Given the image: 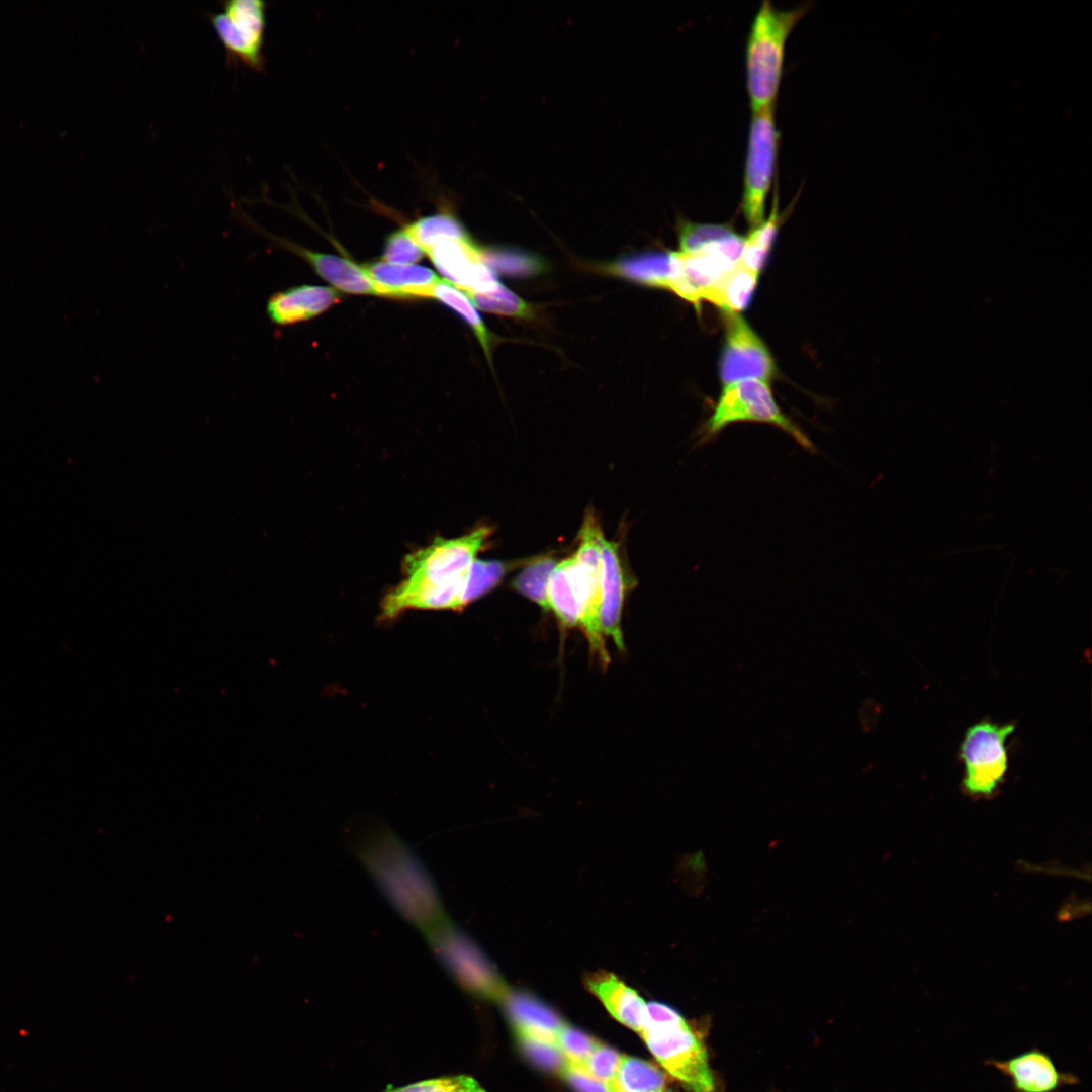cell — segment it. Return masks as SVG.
<instances>
[{"label": "cell", "instance_id": "1", "mask_svg": "<svg viewBox=\"0 0 1092 1092\" xmlns=\"http://www.w3.org/2000/svg\"><path fill=\"white\" fill-rule=\"evenodd\" d=\"M492 529L475 528L453 538H436L429 546L403 560L404 579L387 593L381 604L382 621L395 619L410 609L461 610L472 563Z\"/></svg>", "mask_w": 1092, "mask_h": 1092}, {"label": "cell", "instance_id": "2", "mask_svg": "<svg viewBox=\"0 0 1092 1092\" xmlns=\"http://www.w3.org/2000/svg\"><path fill=\"white\" fill-rule=\"evenodd\" d=\"M355 847L382 892L408 921L428 932L445 920L430 876L393 833H358Z\"/></svg>", "mask_w": 1092, "mask_h": 1092}, {"label": "cell", "instance_id": "3", "mask_svg": "<svg viewBox=\"0 0 1092 1092\" xmlns=\"http://www.w3.org/2000/svg\"><path fill=\"white\" fill-rule=\"evenodd\" d=\"M808 9V3L780 9L764 0L755 13L746 38L744 58L746 90L752 112L776 106L787 39Z\"/></svg>", "mask_w": 1092, "mask_h": 1092}, {"label": "cell", "instance_id": "4", "mask_svg": "<svg viewBox=\"0 0 1092 1092\" xmlns=\"http://www.w3.org/2000/svg\"><path fill=\"white\" fill-rule=\"evenodd\" d=\"M639 1034L658 1063L687 1090L714 1091L705 1046L675 1009L659 1002L646 1004V1022Z\"/></svg>", "mask_w": 1092, "mask_h": 1092}, {"label": "cell", "instance_id": "5", "mask_svg": "<svg viewBox=\"0 0 1092 1092\" xmlns=\"http://www.w3.org/2000/svg\"><path fill=\"white\" fill-rule=\"evenodd\" d=\"M738 422L772 425L805 450L816 451L810 438L779 407L765 381L744 380L725 385L712 414L700 430L698 444L712 441L727 426Z\"/></svg>", "mask_w": 1092, "mask_h": 1092}, {"label": "cell", "instance_id": "6", "mask_svg": "<svg viewBox=\"0 0 1092 1092\" xmlns=\"http://www.w3.org/2000/svg\"><path fill=\"white\" fill-rule=\"evenodd\" d=\"M431 947L452 977L470 993L503 999L508 989L481 948L446 919L427 932Z\"/></svg>", "mask_w": 1092, "mask_h": 1092}, {"label": "cell", "instance_id": "7", "mask_svg": "<svg viewBox=\"0 0 1092 1092\" xmlns=\"http://www.w3.org/2000/svg\"><path fill=\"white\" fill-rule=\"evenodd\" d=\"M775 112L776 106L753 111L748 128L741 206L753 228L764 220L765 202L777 171L780 132Z\"/></svg>", "mask_w": 1092, "mask_h": 1092}, {"label": "cell", "instance_id": "8", "mask_svg": "<svg viewBox=\"0 0 1092 1092\" xmlns=\"http://www.w3.org/2000/svg\"><path fill=\"white\" fill-rule=\"evenodd\" d=\"M1014 729L1011 723L987 720L967 729L960 748L965 793L989 797L997 791L1008 770L1007 740Z\"/></svg>", "mask_w": 1092, "mask_h": 1092}, {"label": "cell", "instance_id": "9", "mask_svg": "<svg viewBox=\"0 0 1092 1092\" xmlns=\"http://www.w3.org/2000/svg\"><path fill=\"white\" fill-rule=\"evenodd\" d=\"M603 536L600 525L593 513L588 512L581 527L579 546L571 557V571L580 603V626L587 637L593 653L596 652L602 664L606 666L610 658L599 626L602 601L600 542Z\"/></svg>", "mask_w": 1092, "mask_h": 1092}, {"label": "cell", "instance_id": "10", "mask_svg": "<svg viewBox=\"0 0 1092 1092\" xmlns=\"http://www.w3.org/2000/svg\"><path fill=\"white\" fill-rule=\"evenodd\" d=\"M220 4L221 10L208 13V18L226 52L228 61L240 62L257 72L264 71L266 2L229 0Z\"/></svg>", "mask_w": 1092, "mask_h": 1092}, {"label": "cell", "instance_id": "11", "mask_svg": "<svg viewBox=\"0 0 1092 1092\" xmlns=\"http://www.w3.org/2000/svg\"><path fill=\"white\" fill-rule=\"evenodd\" d=\"M745 238L733 234L696 253L679 252L670 291L700 308L706 294L739 262Z\"/></svg>", "mask_w": 1092, "mask_h": 1092}, {"label": "cell", "instance_id": "12", "mask_svg": "<svg viewBox=\"0 0 1092 1092\" xmlns=\"http://www.w3.org/2000/svg\"><path fill=\"white\" fill-rule=\"evenodd\" d=\"M726 339L720 360L724 385L744 380L767 382L776 375V365L766 346L738 314L726 312Z\"/></svg>", "mask_w": 1092, "mask_h": 1092}, {"label": "cell", "instance_id": "13", "mask_svg": "<svg viewBox=\"0 0 1092 1092\" xmlns=\"http://www.w3.org/2000/svg\"><path fill=\"white\" fill-rule=\"evenodd\" d=\"M984 1064L1005 1076L1013 1092H1059L1080 1083L1077 1075L1061 1071L1053 1058L1037 1046L1005 1060L988 1059Z\"/></svg>", "mask_w": 1092, "mask_h": 1092}, {"label": "cell", "instance_id": "14", "mask_svg": "<svg viewBox=\"0 0 1092 1092\" xmlns=\"http://www.w3.org/2000/svg\"><path fill=\"white\" fill-rule=\"evenodd\" d=\"M479 247L470 238L443 240L427 254L438 271L456 287L469 292H490L500 284L493 272L480 260Z\"/></svg>", "mask_w": 1092, "mask_h": 1092}, {"label": "cell", "instance_id": "15", "mask_svg": "<svg viewBox=\"0 0 1092 1092\" xmlns=\"http://www.w3.org/2000/svg\"><path fill=\"white\" fill-rule=\"evenodd\" d=\"M602 560V601L599 626L602 635L610 636L618 649H624L621 615L626 592L625 574L618 544L604 536L600 542Z\"/></svg>", "mask_w": 1092, "mask_h": 1092}, {"label": "cell", "instance_id": "16", "mask_svg": "<svg viewBox=\"0 0 1092 1092\" xmlns=\"http://www.w3.org/2000/svg\"><path fill=\"white\" fill-rule=\"evenodd\" d=\"M338 301L339 294L332 288L300 285L271 295L266 311L273 324L288 326L310 320Z\"/></svg>", "mask_w": 1092, "mask_h": 1092}, {"label": "cell", "instance_id": "17", "mask_svg": "<svg viewBox=\"0 0 1092 1092\" xmlns=\"http://www.w3.org/2000/svg\"><path fill=\"white\" fill-rule=\"evenodd\" d=\"M377 295L393 298L433 297L438 276L429 268L374 262L364 267Z\"/></svg>", "mask_w": 1092, "mask_h": 1092}, {"label": "cell", "instance_id": "18", "mask_svg": "<svg viewBox=\"0 0 1092 1092\" xmlns=\"http://www.w3.org/2000/svg\"><path fill=\"white\" fill-rule=\"evenodd\" d=\"M585 985L619 1022L640 1033L646 1022V1004L639 994L615 974L598 971L585 977Z\"/></svg>", "mask_w": 1092, "mask_h": 1092}, {"label": "cell", "instance_id": "19", "mask_svg": "<svg viewBox=\"0 0 1092 1092\" xmlns=\"http://www.w3.org/2000/svg\"><path fill=\"white\" fill-rule=\"evenodd\" d=\"M679 252L646 251L624 255L603 269L631 282L669 290L677 273Z\"/></svg>", "mask_w": 1092, "mask_h": 1092}, {"label": "cell", "instance_id": "20", "mask_svg": "<svg viewBox=\"0 0 1092 1092\" xmlns=\"http://www.w3.org/2000/svg\"><path fill=\"white\" fill-rule=\"evenodd\" d=\"M274 242L305 259L315 272L341 291L353 294L377 295L375 286L365 271L349 259L310 251L294 243L268 235Z\"/></svg>", "mask_w": 1092, "mask_h": 1092}, {"label": "cell", "instance_id": "21", "mask_svg": "<svg viewBox=\"0 0 1092 1092\" xmlns=\"http://www.w3.org/2000/svg\"><path fill=\"white\" fill-rule=\"evenodd\" d=\"M503 1000L516 1034L556 1042V1033L564 1022L548 1005L522 991H508Z\"/></svg>", "mask_w": 1092, "mask_h": 1092}, {"label": "cell", "instance_id": "22", "mask_svg": "<svg viewBox=\"0 0 1092 1092\" xmlns=\"http://www.w3.org/2000/svg\"><path fill=\"white\" fill-rule=\"evenodd\" d=\"M548 605L564 628L580 625L581 609L571 571V557L556 564L548 582Z\"/></svg>", "mask_w": 1092, "mask_h": 1092}, {"label": "cell", "instance_id": "23", "mask_svg": "<svg viewBox=\"0 0 1092 1092\" xmlns=\"http://www.w3.org/2000/svg\"><path fill=\"white\" fill-rule=\"evenodd\" d=\"M759 274L738 262L705 296L725 312L736 313L750 302Z\"/></svg>", "mask_w": 1092, "mask_h": 1092}, {"label": "cell", "instance_id": "24", "mask_svg": "<svg viewBox=\"0 0 1092 1092\" xmlns=\"http://www.w3.org/2000/svg\"><path fill=\"white\" fill-rule=\"evenodd\" d=\"M481 262L490 270L509 277L527 278L547 271L548 264L540 256L511 247H479Z\"/></svg>", "mask_w": 1092, "mask_h": 1092}, {"label": "cell", "instance_id": "25", "mask_svg": "<svg viewBox=\"0 0 1092 1092\" xmlns=\"http://www.w3.org/2000/svg\"><path fill=\"white\" fill-rule=\"evenodd\" d=\"M666 1078L652 1063L634 1057L623 1056L615 1082L610 1092H663Z\"/></svg>", "mask_w": 1092, "mask_h": 1092}, {"label": "cell", "instance_id": "26", "mask_svg": "<svg viewBox=\"0 0 1092 1092\" xmlns=\"http://www.w3.org/2000/svg\"><path fill=\"white\" fill-rule=\"evenodd\" d=\"M556 564V559L551 555L529 559L512 581V587L544 611H548V582Z\"/></svg>", "mask_w": 1092, "mask_h": 1092}, {"label": "cell", "instance_id": "27", "mask_svg": "<svg viewBox=\"0 0 1092 1092\" xmlns=\"http://www.w3.org/2000/svg\"><path fill=\"white\" fill-rule=\"evenodd\" d=\"M781 218L778 208V193L775 190L769 217L753 228L749 236L745 238L739 260L743 266L759 274L776 239Z\"/></svg>", "mask_w": 1092, "mask_h": 1092}, {"label": "cell", "instance_id": "28", "mask_svg": "<svg viewBox=\"0 0 1092 1092\" xmlns=\"http://www.w3.org/2000/svg\"><path fill=\"white\" fill-rule=\"evenodd\" d=\"M404 230L422 247L425 253L443 240L469 239L460 221L447 213H438L419 218Z\"/></svg>", "mask_w": 1092, "mask_h": 1092}, {"label": "cell", "instance_id": "29", "mask_svg": "<svg viewBox=\"0 0 1092 1092\" xmlns=\"http://www.w3.org/2000/svg\"><path fill=\"white\" fill-rule=\"evenodd\" d=\"M433 297L456 311L470 326L490 363L492 335L487 331L471 300L447 280H440L436 284Z\"/></svg>", "mask_w": 1092, "mask_h": 1092}, {"label": "cell", "instance_id": "30", "mask_svg": "<svg viewBox=\"0 0 1092 1092\" xmlns=\"http://www.w3.org/2000/svg\"><path fill=\"white\" fill-rule=\"evenodd\" d=\"M527 561L528 559L508 562L475 559L470 568L465 593L466 606L490 592L510 570Z\"/></svg>", "mask_w": 1092, "mask_h": 1092}, {"label": "cell", "instance_id": "31", "mask_svg": "<svg viewBox=\"0 0 1092 1092\" xmlns=\"http://www.w3.org/2000/svg\"><path fill=\"white\" fill-rule=\"evenodd\" d=\"M466 294L478 308L497 315L528 318L534 314L532 305L502 284L490 292Z\"/></svg>", "mask_w": 1092, "mask_h": 1092}, {"label": "cell", "instance_id": "32", "mask_svg": "<svg viewBox=\"0 0 1092 1092\" xmlns=\"http://www.w3.org/2000/svg\"><path fill=\"white\" fill-rule=\"evenodd\" d=\"M733 234H735L733 229L728 224L695 223L681 219L678 224L680 252H699Z\"/></svg>", "mask_w": 1092, "mask_h": 1092}, {"label": "cell", "instance_id": "33", "mask_svg": "<svg viewBox=\"0 0 1092 1092\" xmlns=\"http://www.w3.org/2000/svg\"><path fill=\"white\" fill-rule=\"evenodd\" d=\"M598 1041L565 1023L556 1033V1044L567 1062L583 1067Z\"/></svg>", "mask_w": 1092, "mask_h": 1092}, {"label": "cell", "instance_id": "34", "mask_svg": "<svg viewBox=\"0 0 1092 1092\" xmlns=\"http://www.w3.org/2000/svg\"><path fill=\"white\" fill-rule=\"evenodd\" d=\"M527 1057L541 1068L561 1072L566 1059L555 1041L516 1034Z\"/></svg>", "mask_w": 1092, "mask_h": 1092}, {"label": "cell", "instance_id": "35", "mask_svg": "<svg viewBox=\"0 0 1092 1092\" xmlns=\"http://www.w3.org/2000/svg\"><path fill=\"white\" fill-rule=\"evenodd\" d=\"M384 1092H485L479 1083L467 1075L440 1077L413 1083Z\"/></svg>", "mask_w": 1092, "mask_h": 1092}, {"label": "cell", "instance_id": "36", "mask_svg": "<svg viewBox=\"0 0 1092 1092\" xmlns=\"http://www.w3.org/2000/svg\"><path fill=\"white\" fill-rule=\"evenodd\" d=\"M622 1059L623 1055L598 1042L582 1068L609 1087L616 1080Z\"/></svg>", "mask_w": 1092, "mask_h": 1092}, {"label": "cell", "instance_id": "37", "mask_svg": "<svg viewBox=\"0 0 1092 1092\" xmlns=\"http://www.w3.org/2000/svg\"><path fill=\"white\" fill-rule=\"evenodd\" d=\"M425 251L404 229L391 234L385 243L383 258L391 264L406 265L419 261Z\"/></svg>", "mask_w": 1092, "mask_h": 1092}, {"label": "cell", "instance_id": "38", "mask_svg": "<svg viewBox=\"0 0 1092 1092\" xmlns=\"http://www.w3.org/2000/svg\"><path fill=\"white\" fill-rule=\"evenodd\" d=\"M560 1074L576 1092H610L604 1082L593 1077L584 1068L567 1061Z\"/></svg>", "mask_w": 1092, "mask_h": 1092}, {"label": "cell", "instance_id": "39", "mask_svg": "<svg viewBox=\"0 0 1092 1092\" xmlns=\"http://www.w3.org/2000/svg\"><path fill=\"white\" fill-rule=\"evenodd\" d=\"M663 1092H673V1091H671V1090H666V1091H663Z\"/></svg>", "mask_w": 1092, "mask_h": 1092}]
</instances>
